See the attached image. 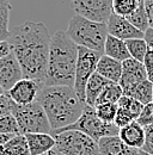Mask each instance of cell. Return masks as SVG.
Segmentation results:
<instances>
[{"mask_svg":"<svg viewBox=\"0 0 153 155\" xmlns=\"http://www.w3.org/2000/svg\"><path fill=\"white\" fill-rule=\"evenodd\" d=\"M55 149L62 155H100L98 142L76 130L55 134Z\"/></svg>","mask_w":153,"mask_h":155,"instance_id":"obj_7","label":"cell"},{"mask_svg":"<svg viewBox=\"0 0 153 155\" xmlns=\"http://www.w3.org/2000/svg\"><path fill=\"white\" fill-rule=\"evenodd\" d=\"M0 155H30L25 136L19 134L10 138L0 147Z\"/></svg>","mask_w":153,"mask_h":155,"instance_id":"obj_20","label":"cell"},{"mask_svg":"<svg viewBox=\"0 0 153 155\" xmlns=\"http://www.w3.org/2000/svg\"><path fill=\"white\" fill-rule=\"evenodd\" d=\"M71 4L78 16L97 23H107L113 15V0H71Z\"/></svg>","mask_w":153,"mask_h":155,"instance_id":"obj_9","label":"cell"},{"mask_svg":"<svg viewBox=\"0 0 153 155\" xmlns=\"http://www.w3.org/2000/svg\"><path fill=\"white\" fill-rule=\"evenodd\" d=\"M124 96L134 98L135 100L140 101L142 105H146V104L153 101L152 82L147 79V80H145V81L138 84L136 86H134L133 88L129 90L128 92H126Z\"/></svg>","mask_w":153,"mask_h":155,"instance_id":"obj_21","label":"cell"},{"mask_svg":"<svg viewBox=\"0 0 153 155\" xmlns=\"http://www.w3.org/2000/svg\"><path fill=\"white\" fill-rule=\"evenodd\" d=\"M36 101L41 104L48 117L52 131L76 122L86 106L71 86H43Z\"/></svg>","mask_w":153,"mask_h":155,"instance_id":"obj_2","label":"cell"},{"mask_svg":"<svg viewBox=\"0 0 153 155\" xmlns=\"http://www.w3.org/2000/svg\"><path fill=\"white\" fill-rule=\"evenodd\" d=\"M134 120H136V119L129 112H127L126 110H123L121 107L117 109V112H116V116H115V119H114V124L118 129L128 125L129 123H132Z\"/></svg>","mask_w":153,"mask_h":155,"instance_id":"obj_31","label":"cell"},{"mask_svg":"<svg viewBox=\"0 0 153 155\" xmlns=\"http://www.w3.org/2000/svg\"><path fill=\"white\" fill-rule=\"evenodd\" d=\"M123 96V91L121 88V86L118 84H115V82H110L104 90L103 92L100 93V96L98 97L97 101H96V105H99V104H105V103H113V104H117L120 98Z\"/></svg>","mask_w":153,"mask_h":155,"instance_id":"obj_24","label":"cell"},{"mask_svg":"<svg viewBox=\"0 0 153 155\" xmlns=\"http://www.w3.org/2000/svg\"><path fill=\"white\" fill-rule=\"evenodd\" d=\"M96 73L111 82L118 84L122 75V62L103 54L97 63Z\"/></svg>","mask_w":153,"mask_h":155,"instance_id":"obj_17","label":"cell"},{"mask_svg":"<svg viewBox=\"0 0 153 155\" xmlns=\"http://www.w3.org/2000/svg\"><path fill=\"white\" fill-rule=\"evenodd\" d=\"M117 106L123 109V110H126L127 112H129L135 119H138V117L140 116V114H141V111L144 109V105L140 101L135 100L132 97L124 96V94L120 98V100L117 103Z\"/></svg>","mask_w":153,"mask_h":155,"instance_id":"obj_27","label":"cell"},{"mask_svg":"<svg viewBox=\"0 0 153 155\" xmlns=\"http://www.w3.org/2000/svg\"><path fill=\"white\" fill-rule=\"evenodd\" d=\"M139 6V0H113V13L128 17Z\"/></svg>","mask_w":153,"mask_h":155,"instance_id":"obj_26","label":"cell"},{"mask_svg":"<svg viewBox=\"0 0 153 155\" xmlns=\"http://www.w3.org/2000/svg\"><path fill=\"white\" fill-rule=\"evenodd\" d=\"M22 79V68L12 53L0 58V87L5 92H8Z\"/></svg>","mask_w":153,"mask_h":155,"instance_id":"obj_12","label":"cell"},{"mask_svg":"<svg viewBox=\"0 0 153 155\" xmlns=\"http://www.w3.org/2000/svg\"><path fill=\"white\" fill-rule=\"evenodd\" d=\"M152 96H153V82H152Z\"/></svg>","mask_w":153,"mask_h":155,"instance_id":"obj_42","label":"cell"},{"mask_svg":"<svg viewBox=\"0 0 153 155\" xmlns=\"http://www.w3.org/2000/svg\"><path fill=\"white\" fill-rule=\"evenodd\" d=\"M0 134H7V135L20 134L18 123L16 118L12 116V114L0 117Z\"/></svg>","mask_w":153,"mask_h":155,"instance_id":"obj_29","label":"cell"},{"mask_svg":"<svg viewBox=\"0 0 153 155\" xmlns=\"http://www.w3.org/2000/svg\"><path fill=\"white\" fill-rule=\"evenodd\" d=\"M12 5L10 0H0V42L7 41L10 36V13Z\"/></svg>","mask_w":153,"mask_h":155,"instance_id":"obj_22","label":"cell"},{"mask_svg":"<svg viewBox=\"0 0 153 155\" xmlns=\"http://www.w3.org/2000/svg\"><path fill=\"white\" fill-rule=\"evenodd\" d=\"M11 114L18 123L19 131L22 135L52 133V127L48 117L38 101H34L28 105H17L15 103Z\"/></svg>","mask_w":153,"mask_h":155,"instance_id":"obj_6","label":"cell"},{"mask_svg":"<svg viewBox=\"0 0 153 155\" xmlns=\"http://www.w3.org/2000/svg\"><path fill=\"white\" fill-rule=\"evenodd\" d=\"M43 85L31 79L23 78L8 91L6 92L17 105H28L37 100V96Z\"/></svg>","mask_w":153,"mask_h":155,"instance_id":"obj_11","label":"cell"},{"mask_svg":"<svg viewBox=\"0 0 153 155\" xmlns=\"http://www.w3.org/2000/svg\"><path fill=\"white\" fill-rule=\"evenodd\" d=\"M100 155H140L139 149L128 147L118 136H108L98 141Z\"/></svg>","mask_w":153,"mask_h":155,"instance_id":"obj_14","label":"cell"},{"mask_svg":"<svg viewBox=\"0 0 153 155\" xmlns=\"http://www.w3.org/2000/svg\"><path fill=\"white\" fill-rule=\"evenodd\" d=\"M78 60V45L66 31L57 30L52 35L44 86L74 85Z\"/></svg>","mask_w":153,"mask_h":155,"instance_id":"obj_3","label":"cell"},{"mask_svg":"<svg viewBox=\"0 0 153 155\" xmlns=\"http://www.w3.org/2000/svg\"><path fill=\"white\" fill-rule=\"evenodd\" d=\"M144 4L148 19V28L153 29V0H144Z\"/></svg>","mask_w":153,"mask_h":155,"instance_id":"obj_35","label":"cell"},{"mask_svg":"<svg viewBox=\"0 0 153 155\" xmlns=\"http://www.w3.org/2000/svg\"><path fill=\"white\" fill-rule=\"evenodd\" d=\"M15 135H7V134H0V147L5 144L10 138H12Z\"/></svg>","mask_w":153,"mask_h":155,"instance_id":"obj_38","label":"cell"},{"mask_svg":"<svg viewBox=\"0 0 153 155\" xmlns=\"http://www.w3.org/2000/svg\"><path fill=\"white\" fill-rule=\"evenodd\" d=\"M140 155H150V154H147V153H145V152H142V150H140Z\"/></svg>","mask_w":153,"mask_h":155,"instance_id":"obj_40","label":"cell"},{"mask_svg":"<svg viewBox=\"0 0 153 155\" xmlns=\"http://www.w3.org/2000/svg\"><path fill=\"white\" fill-rule=\"evenodd\" d=\"M104 55L115 58L120 62H123L131 58L126 42L120 38H116L111 35H108L104 44Z\"/></svg>","mask_w":153,"mask_h":155,"instance_id":"obj_19","label":"cell"},{"mask_svg":"<svg viewBox=\"0 0 153 155\" xmlns=\"http://www.w3.org/2000/svg\"><path fill=\"white\" fill-rule=\"evenodd\" d=\"M103 54L84 48L78 47V60L76 67V78L73 88L76 91L78 98L85 103V88L89 79L96 72L97 63Z\"/></svg>","mask_w":153,"mask_h":155,"instance_id":"obj_8","label":"cell"},{"mask_svg":"<svg viewBox=\"0 0 153 155\" xmlns=\"http://www.w3.org/2000/svg\"><path fill=\"white\" fill-rule=\"evenodd\" d=\"M126 18L131 24H133L136 29H139L142 32H145L148 29V19H147L144 0H139V6L136 7V10Z\"/></svg>","mask_w":153,"mask_h":155,"instance_id":"obj_25","label":"cell"},{"mask_svg":"<svg viewBox=\"0 0 153 155\" xmlns=\"http://www.w3.org/2000/svg\"><path fill=\"white\" fill-rule=\"evenodd\" d=\"M30 155H44L55 148V138L52 134H25Z\"/></svg>","mask_w":153,"mask_h":155,"instance_id":"obj_16","label":"cell"},{"mask_svg":"<svg viewBox=\"0 0 153 155\" xmlns=\"http://www.w3.org/2000/svg\"><path fill=\"white\" fill-rule=\"evenodd\" d=\"M13 105H15V101L8 97L7 93L0 94V117L11 114Z\"/></svg>","mask_w":153,"mask_h":155,"instance_id":"obj_32","label":"cell"},{"mask_svg":"<svg viewBox=\"0 0 153 155\" xmlns=\"http://www.w3.org/2000/svg\"><path fill=\"white\" fill-rule=\"evenodd\" d=\"M2 93H6V92H5V91H4V90L0 87V94H2Z\"/></svg>","mask_w":153,"mask_h":155,"instance_id":"obj_41","label":"cell"},{"mask_svg":"<svg viewBox=\"0 0 153 155\" xmlns=\"http://www.w3.org/2000/svg\"><path fill=\"white\" fill-rule=\"evenodd\" d=\"M108 34L122 41H128L133 38H144V32L136 29L133 24H131L126 17H121L117 15H111L107 21Z\"/></svg>","mask_w":153,"mask_h":155,"instance_id":"obj_13","label":"cell"},{"mask_svg":"<svg viewBox=\"0 0 153 155\" xmlns=\"http://www.w3.org/2000/svg\"><path fill=\"white\" fill-rule=\"evenodd\" d=\"M67 130H76L80 131L85 135L90 136L91 138H93L96 142H98L100 138L103 137H108V136H118L120 129L115 125L114 123H105L102 119H99V117L96 114L95 107L86 105L81 116L78 118V120L74 122L73 124L62 128L56 131H52V135H55L62 131H67Z\"/></svg>","mask_w":153,"mask_h":155,"instance_id":"obj_5","label":"cell"},{"mask_svg":"<svg viewBox=\"0 0 153 155\" xmlns=\"http://www.w3.org/2000/svg\"><path fill=\"white\" fill-rule=\"evenodd\" d=\"M144 38H145V41H146L148 48L153 50V29L148 28V29L144 32Z\"/></svg>","mask_w":153,"mask_h":155,"instance_id":"obj_36","label":"cell"},{"mask_svg":"<svg viewBox=\"0 0 153 155\" xmlns=\"http://www.w3.org/2000/svg\"><path fill=\"white\" fill-rule=\"evenodd\" d=\"M117 109H118L117 104H113V103L99 104V105L95 106L97 116L99 117V119H102L105 123H114Z\"/></svg>","mask_w":153,"mask_h":155,"instance_id":"obj_28","label":"cell"},{"mask_svg":"<svg viewBox=\"0 0 153 155\" xmlns=\"http://www.w3.org/2000/svg\"><path fill=\"white\" fill-rule=\"evenodd\" d=\"M124 42H126V45L128 48L131 58L139 61V62H144V58L150 49L145 38H133L124 41Z\"/></svg>","mask_w":153,"mask_h":155,"instance_id":"obj_23","label":"cell"},{"mask_svg":"<svg viewBox=\"0 0 153 155\" xmlns=\"http://www.w3.org/2000/svg\"><path fill=\"white\" fill-rule=\"evenodd\" d=\"M136 122L142 125L144 128L148 127V125H152L153 124V101L144 105V109L140 114V116L138 117Z\"/></svg>","mask_w":153,"mask_h":155,"instance_id":"obj_30","label":"cell"},{"mask_svg":"<svg viewBox=\"0 0 153 155\" xmlns=\"http://www.w3.org/2000/svg\"><path fill=\"white\" fill-rule=\"evenodd\" d=\"M145 80H147V73L142 62L132 58L122 62V75L118 85L121 86L123 94Z\"/></svg>","mask_w":153,"mask_h":155,"instance_id":"obj_10","label":"cell"},{"mask_svg":"<svg viewBox=\"0 0 153 155\" xmlns=\"http://www.w3.org/2000/svg\"><path fill=\"white\" fill-rule=\"evenodd\" d=\"M111 81L107 80L105 78L99 75L98 73H93L92 77L89 79L85 88V104L89 106L95 107V104L98 97L103 92V90L110 84Z\"/></svg>","mask_w":153,"mask_h":155,"instance_id":"obj_18","label":"cell"},{"mask_svg":"<svg viewBox=\"0 0 153 155\" xmlns=\"http://www.w3.org/2000/svg\"><path fill=\"white\" fill-rule=\"evenodd\" d=\"M145 131H146V138H145V143L141 150L147 154L153 155V124L146 127Z\"/></svg>","mask_w":153,"mask_h":155,"instance_id":"obj_33","label":"cell"},{"mask_svg":"<svg viewBox=\"0 0 153 155\" xmlns=\"http://www.w3.org/2000/svg\"><path fill=\"white\" fill-rule=\"evenodd\" d=\"M66 32L78 47L104 54L105 39L109 35L107 23H97L76 15L70 20Z\"/></svg>","mask_w":153,"mask_h":155,"instance_id":"obj_4","label":"cell"},{"mask_svg":"<svg viewBox=\"0 0 153 155\" xmlns=\"http://www.w3.org/2000/svg\"><path fill=\"white\" fill-rule=\"evenodd\" d=\"M52 35L42 21H25L10 30L7 42L17 58L23 78L44 86Z\"/></svg>","mask_w":153,"mask_h":155,"instance_id":"obj_1","label":"cell"},{"mask_svg":"<svg viewBox=\"0 0 153 155\" xmlns=\"http://www.w3.org/2000/svg\"><path fill=\"white\" fill-rule=\"evenodd\" d=\"M144 67L146 69V73H147V79L153 82V50L152 49H148L146 56L144 58Z\"/></svg>","mask_w":153,"mask_h":155,"instance_id":"obj_34","label":"cell"},{"mask_svg":"<svg viewBox=\"0 0 153 155\" xmlns=\"http://www.w3.org/2000/svg\"><path fill=\"white\" fill-rule=\"evenodd\" d=\"M11 53V49H10V44L7 41H4V42H0V58H5L6 55H8Z\"/></svg>","mask_w":153,"mask_h":155,"instance_id":"obj_37","label":"cell"},{"mask_svg":"<svg viewBox=\"0 0 153 155\" xmlns=\"http://www.w3.org/2000/svg\"><path fill=\"white\" fill-rule=\"evenodd\" d=\"M44 155H62V154H60V153L57 152L56 149L54 148V149H52L50 152H48V153H46V154H44Z\"/></svg>","mask_w":153,"mask_h":155,"instance_id":"obj_39","label":"cell"},{"mask_svg":"<svg viewBox=\"0 0 153 155\" xmlns=\"http://www.w3.org/2000/svg\"><path fill=\"white\" fill-rule=\"evenodd\" d=\"M118 137L131 148L141 150L145 143L146 131L142 125H140L136 120L123 127L118 131Z\"/></svg>","mask_w":153,"mask_h":155,"instance_id":"obj_15","label":"cell"}]
</instances>
